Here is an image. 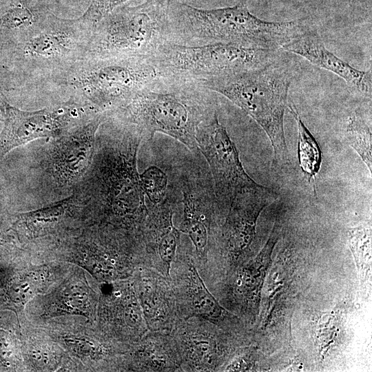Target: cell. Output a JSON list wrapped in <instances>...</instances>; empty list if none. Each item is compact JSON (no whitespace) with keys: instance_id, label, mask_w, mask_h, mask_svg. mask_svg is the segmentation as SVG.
<instances>
[{"instance_id":"21","label":"cell","mask_w":372,"mask_h":372,"mask_svg":"<svg viewBox=\"0 0 372 372\" xmlns=\"http://www.w3.org/2000/svg\"><path fill=\"white\" fill-rule=\"evenodd\" d=\"M287 109L298 127V159L304 178L316 196V180L322 164V152L315 137L302 120L296 107L290 103Z\"/></svg>"},{"instance_id":"14","label":"cell","mask_w":372,"mask_h":372,"mask_svg":"<svg viewBox=\"0 0 372 372\" xmlns=\"http://www.w3.org/2000/svg\"><path fill=\"white\" fill-rule=\"evenodd\" d=\"M219 327L195 316L176 321L169 333L175 342L183 371L219 370L226 351Z\"/></svg>"},{"instance_id":"20","label":"cell","mask_w":372,"mask_h":372,"mask_svg":"<svg viewBox=\"0 0 372 372\" xmlns=\"http://www.w3.org/2000/svg\"><path fill=\"white\" fill-rule=\"evenodd\" d=\"M127 367L134 371H183L175 342L169 332L149 330L125 353Z\"/></svg>"},{"instance_id":"1","label":"cell","mask_w":372,"mask_h":372,"mask_svg":"<svg viewBox=\"0 0 372 372\" xmlns=\"http://www.w3.org/2000/svg\"><path fill=\"white\" fill-rule=\"evenodd\" d=\"M207 90L194 81L161 76L108 116L136 128L143 141L160 132L198 151V127L216 112Z\"/></svg>"},{"instance_id":"26","label":"cell","mask_w":372,"mask_h":372,"mask_svg":"<svg viewBox=\"0 0 372 372\" xmlns=\"http://www.w3.org/2000/svg\"><path fill=\"white\" fill-rule=\"evenodd\" d=\"M65 342L74 353L94 361H105L116 353L110 345L88 338L69 337Z\"/></svg>"},{"instance_id":"6","label":"cell","mask_w":372,"mask_h":372,"mask_svg":"<svg viewBox=\"0 0 372 372\" xmlns=\"http://www.w3.org/2000/svg\"><path fill=\"white\" fill-rule=\"evenodd\" d=\"M169 0H142L110 12L96 25L85 56L149 59L172 41Z\"/></svg>"},{"instance_id":"18","label":"cell","mask_w":372,"mask_h":372,"mask_svg":"<svg viewBox=\"0 0 372 372\" xmlns=\"http://www.w3.org/2000/svg\"><path fill=\"white\" fill-rule=\"evenodd\" d=\"M149 216L144 242L147 267L171 278L170 269L182 233L174 223V211L169 195L161 203L149 204Z\"/></svg>"},{"instance_id":"15","label":"cell","mask_w":372,"mask_h":372,"mask_svg":"<svg viewBox=\"0 0 372 372\" xmlns=\"http://www.w3.org/2000/svg\"><path fill=\"white\" fill-rule=\"evenodd\" d=\"M110 282L101 300V322L109 338L129 347L149 329L132 278Z\"/></svg>"},{"instance_id":"27","label":"cell","mask_w":372,"mask_h":372,"mask_svg":"<svg viewBox=\"0 0 372 372\" xmlns=\"http://www.w3.org/2000/svg\"><path fill=\"white\" fill-rule=\"evenodd\" d=\"M40 271H30L16 280L12 285L11 296L14 302L24 304L41 289L45 279Z\"/></svg>"},{"instance_id":"17","label":"cell","mask_w":372,"mask_h":372,"mask_svg":"<svg viewBox=\"0 0 372 372\" xmlns=\"http://www.w3.org/2000/svg\"><path fill=\"white\" fill-rule=\"evenodd\" d=\"M280 48L299 55L314 65L338 75L359 93L371 96V71L359 70L336 56L327 49L316 30L304 27L300 23Z\"/></svg>"},{"instance_id":"28","label":"cell","mask_w":372,"mask_h":372,"mask_svg":"<svg viewBox=\"0 0 372 372\" xmlns=\"http://www.w3.org/2000/svg\"><path fill=\"white\" fill-rule=\"evenodd\" d=\"M7 70H0V116L3 118L6 107L9 103L5 94L4 80Z\"/></svg>"},{"instance_id":"19","label":"cell","mask_w":372,"mask_h":372,"mask_svg":"<svg viewBox=\"0 0 372 372\" xmlns=\"http://www.w3.org/2000/svg\"><path fill=\"white\" fill-rule=\"evenodd\" d=\"M107 115L98 114L69 130L56 141L54 166L68 178L84 170L94 151L95 135Z\"/></svg>"},{"instance_id":"4","label":"cell","mask_w":372,"mask_h":372,"mask_svg":"<svg viewBox=\"0 0 372 372\" xmlns=\"http://www.w3.org/2000/svg\"><path fill=\"white\" fill-rule=\"evenodd\" d=\"M161 76L147 59L84 56L32 85L65 91L70 99L108 116Z\"/></svg>"},{"instance_id":"13","label":"cell","mask_w":372,"mask_h":372,"mask_svg":"<svg viewBox=\"0 0 372 372\" xmlns=\"http://www.w3.org/2000/svg\"><path fill=\"white\" fill-rule=\"evenodd\" d=\"M170 277L179 319L195 316L222 328L227 324L229 314L204 282L196 264L192 243L189 238L185 241L182 235L172 263Z\"/></svg>"},{"instance_id":"30","label":"cell","mask_w":372,"mask_h":372,"mask_svg":"<svg viewBox=\"0 0 372 372\" xmlns=\"http://www.w3.org/2000/svg\"><path fill=\"white\" fill-rule=\"evenodd\" d=\"M0 189H1V187H0Z\"/></svg>"},{"instance_id":"9","label":"cell","mask_w":372,"mask_h":372,"mask_svg":"<svg viewBox=\"0 0 372 372\" xmlns=\"http://www.w3.org/2000/svg\"><path fill=\"white\" fill-rule=\"evenodd\" d=\"M94 114L73 99L34 112L21 110L8 103L0 132V159L12 149L33 140L61 136Z\"/></svg>"},{"instance_id":"12","label":"cell","mask_w":372,"mask_h":372,"mask_svg":"<svg viewBox=\"0 0 372 372\" xmlns=\"http://www.w3.org/2000/svg\"><path fill=\"white\" fill-rule=\"evenodd\" d=\"M278 198L275 190L262 185L238 192L229 203L224 224L211 234L209 249L218 243L229 263L238 262L254 240L259 215Z\"/></svg>"},{"instance_id":"3","label":"cell","mask_w":372,"mask_h":372,"mask_svg":"<svg viewBox=\"0 0 372 372\" xmlns=\"http://www.w3.org/2000/svg\"><path fill=\"white\" fill-rule=\"evenodd\" d=\"M96 23L86 14L76 19L47 17L0 52L8 70L6 92L31 85L85 56Z\"/></svg>"},{"instance_id":"2","label":"cell","mask_w":372,"mask_h":372,"mask_svg":"<svg viewBox=\"0 0 372 372\" xmlns=\"http://www.w3.org/2000/svg\"><path fill=\"white\" fill-rule=\"evenodd\" d=\"M143 141L134 127L121 130L102 145L99 159V204L108 228L144 242L149 208L137 170V154Z\"/></svg>"},{"instance_id":"7","label":"cell","mask_w":372,"mask_h":372,"mask_svg":"<svg viewBox=\"0 0 372 372\" xmlns=\"http://www.w3.org/2000/svg\"><path fill=\"white\" fill-rule=\"evenodd\" d=\"M172 34L201 41L236 43L278 49L290 37L298 21L271 22L252 14L243 3L216 9H200L187 3L171 8Z\"/></svg>"},{"instance_id":"24","label":"cell","mask_w":372,"mask_h":372,"mask_svg":"<svg viewBox=\"0 0 372 372\" xmlns=\"http://www.w3.org/2000/svg\"><path fill=\"white\" fill-rule=\"evenodd\" d=\"M72 203L71 198H67L48 207L20 214L17 223L30 234H37L63 218Z\"/></svg>"},{"instance_id":"22","label":"cell","mask_w":372,"mask_h":372,"mask_svg":"<svg viewBox=\"0 0 372 372\" xmlns=\"http://www.w3.org/2000/svg\"><path fill=\"white\" fill-rule=\"evenodd\" d=\"M53 302V311L58 313H66L84 315L87 318L95 316L97 300L87 284L77 280L67 284Z\"/></svg>"},{"instance_id":"29","label":"cell","mask_w":372,"mask_h":372,"mask_svg":"<svg viewBox=\"0 0 372 372\" xmlns=\"http://www.w3.org/2000/svg\"><path fill=\"white\" fill-rule=\"evenodd\" d=\"M4 68H5L0 64V70H2V71H3V70H5L6 69H4Z\"/></svg>"},{"instance_id":"23","label":"cell","mask_w":372,"mask_h":372,"mask_svg":"<svg viewBox=\"0 0 372 372\" xmlns=\"http://www.w3.org/2000/svg\"><path fill=\"white\" fill-rule=\"evenodd\" d=\"M347 138L349 145L359 155L371 174L372 135L371 118L366 120L358 113L353 115L347 127Z\"/></svg>"},{"instance_id":"10","label":"cell","mask_w":372,"mask_h":372,"mask_svg":"<svg viewBox=\"0 0 372 372\" xmlns=\"http://www.w3.org/2000/svg\"><path fill=\"white\" fill-rule=\"evenodd\" d=\"M196 143L210 169L218 209L227 210L238 192L260 185L246 172L238 149L220 123L217 112L200 125Z\"/></svg>"},{"instance_id":"11","label":"cell","mask_w":372,"mask_h":372,"mask_svg":"<svg viewBox=\"0 0 372 372\" xmlns=\"http://www.w3.org/2000/svg\"><path fill=\"white\" fill-rule=\"evenodd\" d=\"M183 215L178 227L194 249L198 270L204 273L209 240L218 206L211 177L201 167L189 165L181 174Z\"/></svg>"},{"instance_id":"16","label":"cell","mask_w":372,"mask_h":372,"mask_svg":"<svg viewBox=\"0 0 372 372\" xmlns=\"http://www.w3.org/2000/svg\"><path fill=\"white\" fill-rule=\"evenodd\" d=\"M131 278L148 329L169 332L179 319L171 278L146 267Z\"/></svg>"},{"instance_id":"8","label":"cell","mask_w":372,"mask_h":372,"mask_svg":"<svg viewBox=\"0 0 372 372\" xmlns=\"http://www.w3.org/2000/svg\"><path fill=\"white\" fill-rule=\"evenodd\" d=\"M277 52L236 43L189 45L169 41L149 60L162 77L201 83L264 67L278 56Z\"/></svg>"},{"instance_id":"5","label":"cell","mask_w":372,"mask_h":372,"mask_svg":"<svg viewBox=\"0 0 372 372\" xmlns=\"http://www.w3.org/2000/svg\"><path fill=\"white\" fill-rule=\"evenodd\" d=\"M293 74L291 65L278 56L258 69L198 83L228 99L261 127L269 139L273 164L278 168L289 164L284 116Z\"/></svg>"},{"instance_id":"25","label":"cell","mask_w":372,"mask_h":372,"mask_svg":"<svg viewBox=\"0 0 372 372\" xmlns=\"http://www.w3.org/2000/svg\"><path fill=\"white\" fill-rule=\"evenodd\" d=\"M140 180L149 203L158 204L168 196L167 176L159 167L151 166L146 169L140 174Z\"/></svg>"}]
</instances>
